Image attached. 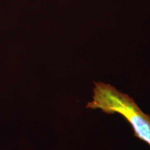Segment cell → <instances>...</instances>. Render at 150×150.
<instances>
[{
    "label": "cell",
    "instance_id": "obj_1",
    "mask_svg": "<svg viewBox=\"0 0 150 150\" xmlns=\"http://www.w3.org/2000/svg\"><path fill=\"white\" fill-rule=\"evenodd\" d=\"M93 99L86 108L100 109L108 115L119 114L131 125L134 136L150 147V115L145 113L132 97L110 84L94 81Z\"/></svg>",
    "mask_w": 150,
    "mask_h": 150
}]
</instances>
